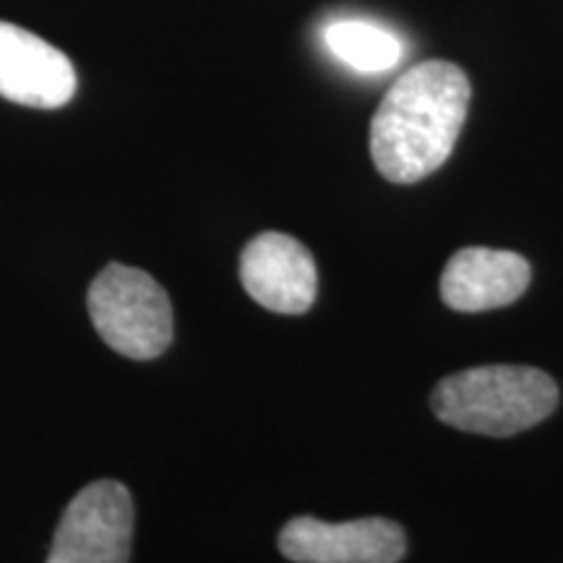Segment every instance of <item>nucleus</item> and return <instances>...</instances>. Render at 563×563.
<instances>
[{
	"label": "nucleus",
	"instance_id": "nucleus-1",
	"mask_svg": "<svg viewBox=\"0 0 563 563\" xmlns=\"http://www.w3.org/2000/svg\"><path fill=\"white\" fill-rule=\"evenodd\" d=\"M470 79L446 60H426L394 81L371 121V157L391 183H418L452 157L470 110Z\"/></svg>",
	"mask_w": 563,
	"mask_h": 563
},
{
	"label": "nucleus",
	"instance_id": "nucleus-2",
	"mask_svg": "<svg viewBox=\"0 0 563 563\" xmlns=\"http://www.w3.org/2000/svg\"><path fill=\"white\" fill-rule=\"evenodd\" d=\"M431 407L446 426L501 439L551 418L559 384L530 365H477L443 378Z\"/></svg>",
	"mask_w": 563,
	"mask_h": 563
},
{
	"label": "nucleus",
	"instance_id": "nucleus-3",
	"mask_svg": "<svg viewBox=\"0 0 563 563\" xmlns=\"http://www.w3.org/2000/svg\"><path fill=\"white\" fill-rule=\"evenodd\" d=\"M97 334L131 361H154L173 342V306L152 274L110 264L87 295Z\"/></svg>",
	"mask_w": 563,
	"mask_h": 563
},
{
	"label": "nucleus",
	"instance_id": "nucleus-4",
	"mask_svg": "<svg viewBox=\"0 0 563 563\" xmlns=\"http://www.w3.org/2000/svg\"><path fill=\"white\" fill-rule=\"evenodd\" d=\"M133 501L125 485L97 481L76 493L55 532L51 563H125L131 559Z\"/></svg>",
	"mask_w": 563,
	"mask_h": 563
},
{
	"label": "nucleus",
	"instance_id": "nucleus-5",
	"mask_svg": "<svg viewBox=\"0 0 563 563\" xmlns=\"http://www.w3.org/2000/svg\"><path fill=\"white\" fill-rule=\"evenodd\" d=\"M405 548L402 527L382 517L342 525L298 517L279 532L282 555L298 563H394Z\"/></svg>",
	"mask_w": 563,
	"mask_h": 563
},
{
	"label": "nucleus",
	"instance_id": "nucleus-6",
	"mask_svg": "<svg viewBox=\"0 0 563 563\" xmlns=\"http://www.w3.org/2000/svg\"><path fill=\"white\" fill-rule=\"evenodd\" d=\"M241 282L258 306L274 313H306L316 300V262L300 241L282 232H262L243 249Z\"/></svg>",
	"mask_w": 563,
	"mask_h": 563
},
{
	"label": "nucleus",
	"instance_id": "nucleus-7",
	"mask_svg": "<svg viewBox=\"0 0 563 563\" xmlns=\"http://www.w3.org/2000/svg\"><path fill=\"white\" fill-rule=\"evenodd\" d=\"M76 95L74 63L37 34L0 21V97L37 110H58Z\"/></svg>",
	"mask_w": 563,
	"mask_h": 563
},
{
	"label": "nucleus",
	"instance_id": "nucleus-8",
	"mask_svg": "<svg viewBox=\"0 0 563 563\" xmlns=\"http://www.w3.org/2000/svg\"><path fill=\"white\" fill-rule=\"evenodd\" d=\"M532 269L514 251L462 249L441 274V298L462 313L511 306L527 292Z\"/></svg>",
	"mask_w": 563,
	"mask_h": 563
},
{
	"label": "nucleus",
	"instance_id": "nucleus-9",
	"mask_svg": "<svg viewBox=\"0 0 563 563\" xmlns=\"http://www.w3.org/2000/svg\"><path fill=\"white\" fill-rule=\"evenodd\" d=\"M323 42L334 58L361 74H384L405 55V45L397 34L361 19H342L329 24L323 30Z\"/></svg>",
	"mask_w": 563,
	"mask_h": 563
}]
</instances>
